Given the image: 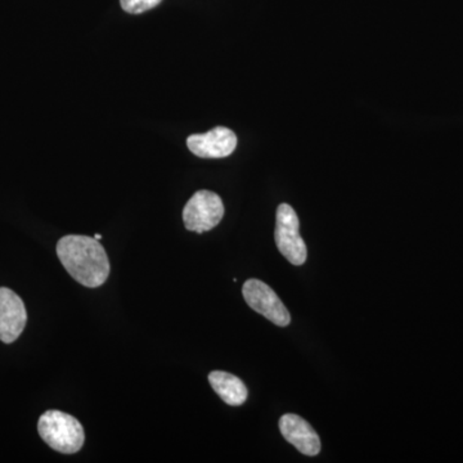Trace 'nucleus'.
<instances>
[{"label": "nucleus", "mask_w": 463, "mask_h": 463, "mask_svg": "<svg viewBox=\"0 0 463 463\" xmlns=\"http://www.w3.org/2000/svg\"><path fill=\"white\" fill-rule=\"evenodd\" d=\"M279 430L288 443L306 456L321 452V440L315 429L298 414H285L279 420Z\"/></svg>", "instance_id": "6e6552de"}, {"label": "nucleus", "mask_w": 463, "mask_h": 463, "mask_svg": "<svg viewBox=\"0 0 463 463\" xmlns=\"http://www.w3.org/2000/svg\"><path fill=\"white\" fill-rule=\"evenodd\" d=\"M57 257L67 273L85 288H96L108 281L109 260L94 237L69 234L57 243Z\"/></svg>", "instance_id": "f257e3e1"}, {"label": "nucleus", "mask_w": 463, "mask_h": 463, "mask_svg": "<svg viewBox=\"0 0 463 463\" xmlns=\"http://www.w3.org/2000/svg\"><path fill=\"white\" fill-rule=\"evenodd\" d=\"M223 216V201L212 191L196 192L183 209L185 228L196 233L212 231L221 223Z\"/></svg>", "instance_id": "7ed1b4c3"}, {"label": "nucleus", "mask_w": 463, "mask_h": 463, "mask_svg": "<svg viewBox=\"0 0 463 463\" xmlns=\"http://www.w3.org/2000/svg\"><path fill=\"white\" fill-rule=\"evenodd\" d=\"M163 0H120L121 8L127 14H142L156 8Z\"/></svg>", "instance_id": "9d476101"}, {"label": "nucleus", "mask_w": 463, "mask_h": 463, "mask_svg": "<svg viewBox=\"0 0 463 463\" xmlns=\"http://www.w3.org/2000/svg\"><path fill=\"white\" fill-rule=\"evenodd\" d=\"M94 239L99 241L100 239H102V234H99V233L94 234Z\"/></svg>", "instance_id": "9b49d317"}, {"label": "nucleus", "mask_w": 463, "mask_h": 463, "mask_svg": "<svg viewBox=\"0 0 463 463\" xmlns=\"http://www.w3.org/2000/svg\"><path fill=\"white\" fill-rule=\"evenodd\" d=\"M209 383L222 401L232 407H239L248 401V388L243 381L234 374L214 371L209 374Z\"/></svg>", "instance_id": "1a4fd4ad"}, {"label": "nucleus", "mask_w": 463, "mask_h": 463, "mask_svg": "<svg viewBox=\"0 0 463 463\" xmlns=\"http://www.w3.org/2000/svg\"><path fill=\"white\" fill-rule=\"evenodd\" d=\"M242 295L252 310L269 319L274 325L286 327L291 323L288 307L267 283L259 279H249L243 285Z\"/></svg>", "instance_id": "39448f33"}, {"label": "nucleus", "mask_w": 463, "mask_h": 463, "mask_svg": "<svg viewBox=\"0 0 463 463\" xmlns=\"http://www.w3.org/2000/svg\"><path fill=\"white\" fill-rule=\"evenodd\" d=\"M276 245L279 252L289 263L303 265L306 263L307 250L300 236V222L295 210L288 203H282L277 209Z\"/></svg>", "instance_id": "20e7f679"}, {"label": "nucleus", "mask_w": 463, "mask_h": 463, "mask_svg": "<svg viewBox=\"0 0 463 463\" xmlns=\"http://www.w3.org/2000/svg\"><path fill=\"white\" fill-rule=\"evenodd\" d=\"M27 313L23 298L7 288H0V341L14 343L25 330Z\"/></svg>", "instance_id": "0eeeda50"}, {"label": "nucleus", "mask_w": 463, "mask_h": 463, "mask_svg": "<svg viewBox=\"0 0 463 463\" xmlns=\"http://www.w3.org/2000/svg\"><path fill=\"white\" fill-rule=\"evenodd\" d=\"M187 147L197 157L223 158L233 154L237 136L228 128L216 127L207 133L192 134L187 138Z\"/></svg>", "instance_id": "423d86ee"}, {"label": "nucleus", "mask_w": 463, "mask_h": 463, "mask_svg": "<svg viewBox=\"0 0 463 463\" xmlns=\"http://www.w3.org/2000/svg\"><path fill=\"white\" fill-rule=\"evenodd\" d=\"M39 435L45 443L63 455H74L84 446L81 423L71 414L51 410L43 413L38 422Z\"/></svg>", "instance_id": "f03ea898"}]
</instances>
